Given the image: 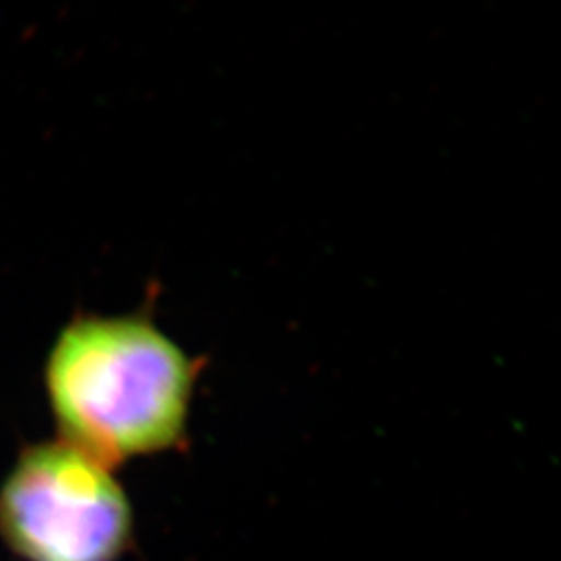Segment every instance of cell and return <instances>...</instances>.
<instances>
[{
  "label": "cell",
  "mask_w": 561,
  "mask_h": 561,
  "mask_svg": "<svg viewBox=\"0 0 561 561\" xmlns=\"http://www.w3.org/2000/svg\"><path fill=\"white\" fill-rule=\"evenodd\" d=\"M194 362L141 317H78L46 362V393L62 442L104 466L180 442Z\"/></svg>",
  "instance_id": "1"
},
{
  "label": "cell",
  "mask_w": 561,
  "mask_h": 561,
  "mask_svg": "<svg viewBox=\"0 0 561 561\" xmlns=\"http://www.w3.org/2000/svg\"><path fill=\"white\" fill-rule=\"evenodd\" d=\"M129 535L111 468L69 443L25 449L0 486V537L23 561H115Z\"/></svg>",
  "instance_id": "2"
}]
</instances>
